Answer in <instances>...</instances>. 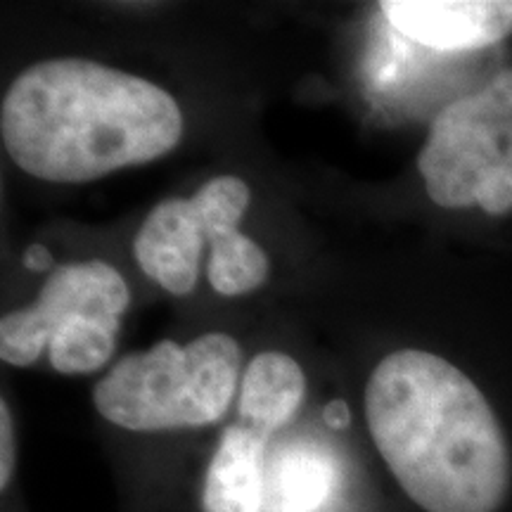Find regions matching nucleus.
<instances>
[{
	"label": "nucleus",
	"instance_id": "1",
	"mask_svg": "<svg viewBox=\"0 0 512 512\" xmlns=\"http://www.w3.org/2000/svg\"><path fill=\"white\" fill-rule=\"evenodd\" d=\"M366 425L418 508H503L512 482L508 437L482 389L446 358L422 349L384 356L366 387Z\"/></svg>",
	"mask_w": 512,
	"mask_h": 512
},
{
	"label": "nucleus",
	"instance_id": "2",
	"mask_svg": "<svg viewBox=\"0 0 512 512\" xmlns=\"http://www.w3.org/2000/svg\"><path fill=\"white\" fill-rule=\"evenodd\" d=\"M0 133L29 176L86 183L169 155L183 138V114L157 83L64 57L31 64L12 81Z\"/></svg>",
	"mask_w": 512,
	"mask_h": 512
},
{
	"label": "nucleus",
	"instance_id": "3",
	"mask_svg": "<svg viewBox=\"0 0 512 512\" xmlns=\"http://www.w3.org/2000/svg\"><path fill=\"white\" fill-rule=\"evenodd\" d=\"M242 349L230 335L164 339L128 354L93 389L95 411L128 432L192 430L221 420L238 392Z\"/></svg>",
	"mask_w": 512,
	"mask_h": 512
},
{
	"label": "nucleus",
	"instance_id": "4",
	"mask_svg": "<svg viewBox=\"0 0 512 512\" xmlns=\"http://www.w3.org/2000/svg\"><path fill=\"white\" fill-rule=\"evenodd\" d=\"M128 299L126 280L105 261L57 266L34 304L0 320V358L31 366L48 349L57 373H95L114 354Z\"/></svg>",
	"mask_w": 512,
	"mask_h": 512
},
{
	"label": "nucleus",
	"instance_id": "5",
	"mask_svg": "<svg viewBox=\"0 0 512 512\" xmlns=\"http://www.w3.org/2000/svg\"><path fill=\"white\" fill-rule=\"evenodd\" d=\"M418 171L434 204L479 207L491 216L512 209V69L453 100L432 121Z\"/></svg>",
	"mask_w": 512,
	"mask_h": 512
},
{
	"label": "nucleus",
	"instance_id": "6",
	"mask_svg": "<svg viewBox=\"0 0 512 512\" xmlns=\"http://www.w3.org/2000/svg\"><path fill=\"white\" fill-rule=\"evenodd\" d=\"M249 200V185L238 176L211 178L192 197L211 245L209 283L223 297L252 292L268 278L266 252L238 230Z\"/></svg>",
	"mask_w": 512,
	"mask_h": 512
},
{
	"label": "nucleus",
	"instance_id": "7",
	"mask_svg": "<svg viewBox=\"0 0 512 512\" xmlns=\"http://www.w3.org/2000/svg\"><path fill=\"white\" fill-rule=\"evenodd\" d=\"M384 17L408 41L437 53H465L512 34V0H384Z\"/></svg>",
	"mask_w": 512,
	"mask_h": 512
},
{
	"label": "nucleus",
	"instance_id": "8",
	"mask_svg": "<svg viewBox=\"0 0 512 512\" xmlns=\"http://www.w3.org/2000/svg\"><path fill=\"white\" fill-rule=\"evenodd\" d=\"M207 230L195 202L171 197L147 214L136 238L143 273L171 294L195 290Z\"/></svg>",
	"mask_w": 512,
	"mask_h": 512
},
{
	"label": "nucleus",
	"instance_id": "9",
	"mask_svg": "<svg viewBox=\"0 0 512 512\" xmlns=\"http://www.w3.org/2000/svg\"><path fill=\"white\" fill-rule=\"evenodd\" d=\"M268 439L235 422L221 434L202 486L204 512H261L266 496Z\"/></svg>",
	"mask_w": 512,
	"mask_h": 512
},
{
	"label": "nucleus",
	"instance_id": "10",
	"mask_svg": "<svg viewBox=\"0 0 512 512\" xmlns=\"http://www.w3.org/2000/svg\"><path fill=\"white\" fill-rule=\"evenodd\" d=\"M342 472L316 441H285L268 451L261 512H323L335 501Z\"/></svg>",
	"mask_w": 512,
	"mask_h": 512
},
{
	"label": "nucleus",
	"instance_id": "11",
	"mask_svg": "<svg viewBox=\"0 0 512 512\" xmlns=\"http://www.w3.org/2000/svg\"><path fill=\"white\" fill-rule=\"evenodd\" d=\"M306 394L304 370L280 351L252 358L240 384L238 411L242 425L271 439L299 411Z\"/></svg>",
	"mask_w": 512,
	"mask_h": 512
},
{
	"label": "nucleus",
	"instance_id": "12",
	"mask_svg": "<svg viewBox=\"0 0 512 512\" xmlns=\"http://www.w3.org/2000/svg\"><path fill=\"white\" fill-rule=\"evenodd\" d=\"M15 470V430L8 403L0 401V489H8Z\"/></svg>",
	"mask_w": 512,
	"mask_h": 512
},
{
	"label": "nucleus",
	"instance_id": "13",
	"mask_svg": "<svg viewBox=\"0 0 512 512\" xmlns=\"http://www.w3.org/2000/svg\"><path fill=\"white\" fill-rule=\"evenodd\" d=\"M24 266L31 268V271H48L53 266V256L43 245H31L24 254Z\"/></svg>",
	"mask_w": 512,
	"mask_h": 512
},
{
	"label": "nucleus",
	"instance_id": "14",
	"mask_svg": "<svg viewBox=\"0 0 512 512\" xmlns=\"http://www.w3.org/2000/svg\"><path fill=\"white\" fill-rule=\"evenodd\" d=\"M325 420L330 422L332 427H347L349 422V408L344 401H335L325 408Z\"/></svg>",
	"mask_w": 512,
	"mask_h": 512
}]
</instances>
